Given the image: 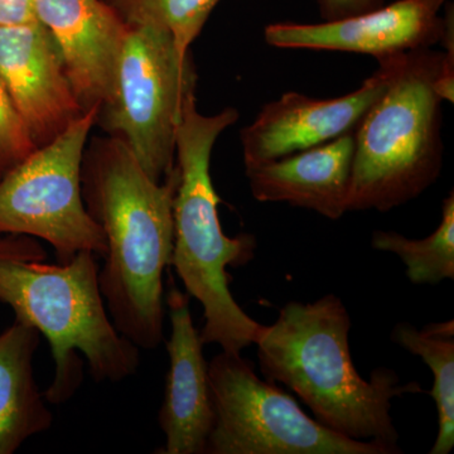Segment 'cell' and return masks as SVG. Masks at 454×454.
<instances>
[{
  "label": "cell",
  "mask_w": 454,
  "mask_h": 454,
  "mask_svg": "<svg viewBox=\"0 0 454 454\" xmlns=\"http://www.w3.org/2000/svg\"><path fill=\"white\" fill-rule=\"evenodd\" d=\"M319 13L325 22L358 16L384 5V0H317Z\"/></svg>",
  "instance_id": "cell-20"
},
{
  "label": "cell",
  "mask_w": 454,
  "mask_h": 454,
  "mask_svg": "<svg viewBox=\"0 0 454 454\" xmlns=\"http://www.w3.org/2000/svg\"><path fill=\"white\" fill-rule=\"evenodd\" d=\"M0 83L38 148L85 113L59 47L38 20L0 26Z\"/></svg>",
  "instance_id": "cell-11"
},
{
  "label": "cell",
  "mask_w": 454,
  "mask_h": 454,
  "mask_svg": "<svg viewBox=\"0 0 454 454\" xmlns=\"http://www.w3.org/2000/svg\"><path fill=\"white\" fill-rule=\"evenodd\" d=\"M100 107L86 110L49 145L40 146L0 177V235L47 241L57 262L80 252L104 258L106 239L90 216L82 193L83 153Z\"/></svg>",
  "instance_id": "cell-7"
},
{
  "label": "cell",
  "mask_w": 454,
  "mask_h": 454,
  "mask_svg": "<svg viewBox=\"0 0 454 454\" xmlns=\"http://www.w3.org/2000/svg\"><path fill=\"white\" fill-rule=\"evenodd\" d=\"M349 331L348 310L337 295L313 303L289 301L274 324L260 325L254 340L260 372L268 381L294 391L328 429L400 453L390 415L393 400L422 393V387L400 384L387 367L365 380L352 360Z\"/></svg>",
  "instance_id": "cell-2"
},
{
  "label": "cell",
  "mask_w": 454,
  "mask_h": 454,
  "mask_svg": "<svg viewBox=\"0 0 454 454\" xmlns=\"http://www.w3.org/2000/svg\"><path fill=\"white\" fill-rule=\"evenodd\" d=\"M355 133L268 162L245 164L256 201L283 202L339 220L348 212Z\"/></svg>",
  "instance_id": "cell-14"
},
{
  "label": "cell",
  "mask_w": 454,
  "mask_h": 454,
  "mask_svg": "<svg viewBox=\"0 0 454 454\" xmlns=\"http://www.w3.org/2000/svg\"><path fill=\"white\" fill-rule=\"evenodd\" d=\"M33 0H0V26L35 22Z\"/></svg>",
  "instance_id": "cell-21"
},
{
  "label": "cell",
  "mask_w": 454,
  "mask_h": 454,
  "mask_svg": "<svg viewBox=\"0 0 454 454\" xmlns=\"http://www.w3.org/2000/svg\"><path fill=\"white\" fill-rule=\"evenodd\" d=\"M385 59L389 82L355 130L348 212L400 207L428 190L443 167V100L435 90L443 52Z\"/></svg>",
  "instance_id": "cell-5"
},
{
  "label": "cell",
  "mask_w": 454,
  "mask_h": 454,
  "mask_svg": "<svg viewBox=\"0 0 454 454\" xmlns=\"http://www.w3.org/2000/svg\"><path fill=\"white\" fill-rule=\"evenodd\" d=\"M240 118L234 107L203 115L197 107L196 89L182 106L176 164L179 184L173 203L172 262L187 294L203 307V345L216 343L223 351L239 352L254 345L260 324L245 313L230 292L227 268H241L255 255V236L230 238L223 231L220 197L212 184V149L221 134Z\"/></svg>",
  "instance_id": "cell-4"
},
{
  "label": "cell",
  "mask_w": 454,
  "mask_h": 454,
  "mask_svg": "<svg viewBox=\"0 0 454 454\" xmlns=\"http://www.w3.org/2000/svg\"><path fill=\"white\" fill-rule=\"evenodd\" d=\"M376 61L378 70L343 97L313 98L289 91L265 104L255 121L240 131L244 163L279 160L355 133L389 82V61L385 57Z\"/></svg>",
  "instance_id": "cell-9"
},
{
  "label": "cell",
  "mask_w": 454,
  "mask_h": 454,
  "mask_svg": "<svg viewBox=\"0 0 454 454\" xmlns=\"http://www.w3.org/2000/svg\"><path fill=\"white\" fill-rule=\"evenodd\" d=\"M33 9L59 47L83 110L103 106L130 26L106 0H33Z\"/></svg>",
  "instance_id": "cell-12"
},
{
  "label": "cell",
  "mask_w": 454,
  "mask_h": 454,
  "mask_svg": "<svg viewBox=\"0 0 454 454\" xmlns=\"http://www.w3.org/2000/svg\"><path fill=\"white\" fill-rule=\"evenodd\" d=\"M178 184L177 164L155 182L115 137L92 139L83 153V203L106 239L101 294L116 330L138 348L155 349L164 337L163 274L172 262Z\"/></svg>",
  "instance_id": "cell-1"
},
{
  "label": "cell",
  "mask_w": 454,
  "mask_h": 454,
  "mask_svg": "<svg viewBox=\"0 0 454 454\" xmlns=\"http://www.w3.org/2000/svg\"><path fill=\"white\" fill-rule=\"evenodd\" d=\"M448 0H396L389 5L333 22L265 27V42L284 50L336 51L376 59L429 50L441 42Z\"/></svg>",
  "instance_id": "cell-10"
},
{
  "label": "cell",
  "mask_w": 454,
  "mask_h": 454,
  "mask_svg": "<svg viewBox=\"0 0 454 454\" xmlns=\"http://www.w3.org/2000/svg\"><path fill=\"white\" fill-rule=\"evenodd\" d=\"M37 148L31 131L0 83V177Z\"/></svg>",
  "instance_id": "cell-19"
},
{
  "label": "cell",
  "mask_w": 454,
  "mask_h": 454,
  "mask_svg": "<svg viewBox=\"0 0 454 454\" xmlns=\"http://www.w3.org/2000/svg\"><path fill=\"white\" fill-rule=\"evenodd\" d=\"M373 249L395 254L411 283L438 284L454 279V193L444 199L442 221L432 235L414 240L395 231L373 232Z\"/></svg>",
  "instance_id": "cell-17"
},
{
  "label": "cell",
  "mask_w": 454,
  "mask_h": 454,
  "mask_svg": "<svg viewBox=\"0 0 454 454\" xmlns=\"http://www.w3.org/2000/svg\"><path fill=\"white\" fill-rule=\"evenodd\" d=\"M32 236H0V301L16 321L49 340L55 373L43 394L53 404L74 396L88 361L95 381L119 382L136 373L139 348L114 325L98 283L97 254L80 252L66 264H50Z\"/></svg>",
  "instance_id": "cell-3"
},
{
  "label": "cell",
  "mask_w": 454,
  "mask_h": 454,
  "mask_svg": "<svg viewBox=\"0 0 454 454\" xmlns=\"http://www.w3.org/2000/svg\"><path fill=\"white\" fill-rule=\"evenodd\" d=\"M130 27L153 26L172 35L182 59L221 0H106Z\"/></svg>",
  "instance_id": "cell-18"
},
{
  "label": "cell",
  "mask_w": 454,
  "mask_h": 454,
  "mask_svg": "<svg viewBox=\"0 0 454 454\" xmlns=\"http://www.w3.org/2000/svg\"><path fill=\"white\" fill-rule=\"evenodd\" d=\"M196 88L192 57L182 59L167 29L130 27L112 97L98 109L97 124L127 145L149 177L162 182L176 168L182 106Z\"/></svg>",
  "instance_id": "cell-6"
},
{
  "label": "cell",
  "mask_w": 454,
  "mask_h": 454,
  "mask_svg": "<svg viewBox=\"0 0 454 454\" xmlns=\"http://www.w3.org/2000/svg\"><path fill=\"white\" fill-rule=\"evenodd\" d=\"M391 340L415 356L422 358L432 370L434 384L430 396L438 413V434L430 454H448L454 447V322H438L423 328L399 324Z\"/></svg>",
  "instance_id": "cell-16"
},
{
  "label": "cell",
  "mask_w": 454,
  "mask_h": 454,
  "mask_svg": "<svg viewBox=\"0 0 454 454\" xmlns=\"http://www.w3.org/2000/svg\"><path fill=\"white\" fill-rule=\"evenodd\" d=\"M166 304L170 319L169 370L158 417L166 444L157 453L203 454L215 422L208 363L193 325L190 295L179 291L173 279Z\"/></svg>",
  "instance_id": "cell-13"
},
{
  "label": "cell",
  "mask_w": 454,
  "mask_h": 454,
  "mask_svg": "<svg viewBox=\"0 0 454 454\" xmlns=\"http://www.w3.org/2000/svg\"><path fill=\"white\" fill-rule=\"evenodd\" d=\"M40 336L18 321L0 334V454H13L27 439L52 426L53 415L33 370Z\"/></svg>",
  "instance_id": "cell-15"
},
{
  "label": "cell",
  "mask_w": 454,
  "mask_h": 454,
  "mask_svg": "<svg viewBox=\"0 0 454 454\" xmlns=\"http://www.w3.org/2000/svg\"><path fill=\"white\" fill-rule=\"evenodd\" d=\"M214 428L208 454H391L312 419L294 397L256 375L239 352L221 351L208 363Z\"/></svg>",
  "instance_id": "cell-8"
}]
</instances>
